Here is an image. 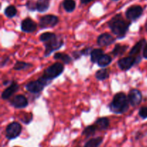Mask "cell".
<instances>
[{
    "label": "cell",
    "mask_w": 147,
    "mask_h": 147,
    "mask_svg": "<svg viewBox=\"0 0 147 147\" xmlns=\"http://www.w3.org/2000/svg\"><path fill=\"white\" fill-rule=\"evenodd\" d=\"M63 70H64L63 65L60 63H55L45 70L42 77L50 81L60 76L63 73Z\"/></svg>",
    "instance_id": "obj_4"
},
{
    "label": "cell",
    "mask_w": 147,
    "mask_h": 147,
    "mask_svg": "<svg viewBox=\"0 0 147 147\" xmlns=\"http://www.w3.org/2000/svg\"><path fill=\"white\" fill-rule=\"evenodd\" d=\"M20 119L23 123L27 124V123L31 122L32 119V113H21L20 116Z\"/></svg>",
    "instance_id": "obj_27"
},
{
    "label": "cell",
    "mask_w": 147,
    "mask_h": 147,
    "mask_svg": "<svg viewBox=\"0 0 147 147\" xmlns=\"http://www.w3.org/2000/svg\"><path fill=\"white\" fill-rule=\"evenodd\" d=\"M15 147H17V146H15Z\"/></svg>",
    "instance_id": "obj_36"
},
{
    "label": "cell",
    "mask_w": 147,
    "mask_h": 147,
    "mask_svg": "<svg viewBox=\"0 0 147 147\" xmlns=\"http://www.w3.org/2000/svg\"><path fill=\"white\" fill-rule=\"evenodd\" d=\"M103 55V51L101 49H94L90 53V60L93 63H96Z\"/></svg>",
    "instance_id": "obj_18"
},
{
    "label": "cell",
    "mask_w": 147,
    "mask_h": 147,
    "mask_svg": "<svg viewBox=\"0 0 147 147\" xmlns=\"http://www.w3.org/2000/svg\"><path fill=\"white\" fill-rule=\"evenodd\" d=\"M4 14L9 18H11V17H14L17 14V9H16L15 7L12 5L8 6L7 8L4 10Z\"/></svg>",
    "instance_id": "obj_25"
},
{
    "label": "cell",
    "mask_w": 147,
    "mask_h": 147,
    "mask_svg": "<svg viewBox=\"0 0 147 147\" xmlns=\"http://www.w3.org/2000/svg\"><path fill=\"white\" fill-rule=\"evenodd\" d=\"M111 60V57H110V56L108 55H103L99 59L98 61V65L101 67H106V66L109 65L110 64Z\"/></svg>",
    "instance_id": "obj_22"
},
{
    "label": "cell",
    "mask_w": 147,
    "mask_h": 147,
    "mask_svg": "<svg viewBox=\"0 0 147 147\" xmlns=\"http://www.w3.org/2000/svg\"><path fill=\"white\" fill-rule=\"evenodd\" d=\"M94 125L98 130H106L109 126V120L106 117L99 118L96 120Z\"/></svg>",
    "instance_id": "obj_15"
},
{
    "label": "cell",
    "mask_w": 147,
    "mask_h": 147,
    "mask_svg": "<svg viewBox=\"0 0 147 147\" xmlns=\"http://www.w3.org/2000/svg\"><path fill=\"white\" fill-rule=\"evenodd\" d=\"M146 46V40L144 39H142L138 43H136L134 46L133 48L131 50L129 55H137L140 53V51L142 50V49L144 47Z\"/></svg>",
    "instance_id": "obj_16"
},
{
    "label": "cell",
    "mask_w": 147,
    "mask_h": 147,
    "mask_svg": "<svg viewBox=\"0 0 147 147\" xmlns=\"http://www.w3.org/2000/svg\"><path fill=\"white\" fill-rule=\"evenodd\" d=\"M143 13V8L141 6L134 5L129 7L126 11V18L129 20H136L142 16Z\"/></svg>",
    "instance_id": "obj_8"
},
{
    "label": "cell",
    "mask_w": 147,
    "mask_h": 147,
    "mask_svg": "<svg viewBox=\"0 0 147 147\" xmlns=\"http://www.w3.org/2000/svg\"><path fill=\"white\" fill-rule=\"evenodd\" d=\"M96 130H97L96 126H95V125H91V126H88V127H86V129L83 130V135H85L86 137H89V136L94 134L96 133Z\"/></svg>",
    "instance_id": "obj_26"
},
{
    "label": "cell",
    "mask_w": 147,
    "mask_h": 147,
    "mask_svg": "<svg viewBox=\"0 0 147 147\" xmlns=\"http://www.w3.org/2000/svg\"><path fill=\"white\" fill-rule=\"evenodd\" d=\"M54 58L55 59V60H62V61H63V63H65V64H68V63H70V62L72 61L71 57L69 55H67L65 54V53H56L54 55Z\"/></svg>",
    "instance_id": "obj_23"
},
{
    "label": "cell",
    "mask_w": 147,
    "mask_h": 147,
    "mask_svg": "<svg viewBox=\"0 0 147 147\" xmlns=\"http://www.w3.org/2000/svg\"><path fill=\"white\" fill-rule=\"evenodd\" d=\"M11 104L17 109H23L28 105V101L25 96L23 95H17L13 98Z\"/></svg>",
    "instance_id": "obj_12"
},
{
    "label": "cell",
    "mask_w": 147,
    "mask_h": 147,
    "mask_svg": "<svg viewBox=\"0 0 147 147\" xmlns=\"http://www.w3.org/2000/svg\"><path fill=\"white\" fill-rule=\"evenodd\" d=\"M115 38L108 33H103L98 37L97 43L100 46H107L113 44L115 42Z\"/></svg>",
    "instance_id": "obj_13"
},
{
    "label": "cell",
    "mask_w": 147,
    "mask_h": 147,
    "mask_svg": "<svg viewBox=\"0 0 147 147\" xmlns=\"http://www.w3.org/2000/svg\"><path fill=\"white\" fill-rule=\"evenodd\" d=\"M128 99L132 106H136L141 103L142 99V95L140 90L138 89H132L130 90L128 96Z\"/></svg>",
    "instance_id": "obj_9"
},
{
    "label": "cell",
    "mask_w": 147,
    "mask_h": 147,
    "mask_svg": "<svg viewBox=\"0 0 147 147\" xmlns=\"http://www.w3.org/2000/svg\"><path fill=\"white\" fill-rule=\"evenodd\" d=\"M63 8L67 12H72L76 9V1L74 0H64L63 2Z\"/></svg>",
    "instance_id": "obj_19"
},
{
    "label": "cell",
    "mask_w": 147,
    "mask_h": 147,
    "mask_svg": "<svg viewBox=\"0 0 147 147\" xmlns=\"http://www.w3.org/2000/svg\"><path fill=\"white\" fill-rule=\"evenodd\" d=\"M22 131V126L17 122H12L7 126L5 136L8 139H16L20 136Z\"/></svg>",
    "instance_id": "obj_6"
},
{
    "label": "cell",
    "mask_w": 147,
    "mask_h": 147,
    "mask_svg": "<svg viewBox=\"0 0 147 147\" xmlns=\"http://www.w3.org/2000/svg\"><path fill=\"white\" fill-rule=\"evenodd\" d=\"M47 81L46 79L42 77L35 81H31L26 85V89L30 93H38L41 92L47 85Z\"/></svg>",
    "instance_id": "obj_5"
},
{
    "label": "cell",
    "mask_w": 147,
    "mask_h": 147,
    "mask_svg": "<svg viewBox=\"0 0 147 147\" xmlns=\"http://www.w3.org/2000/svg\"><path fill=\"white\" fill-rule=\"evenodd\" d=\"M146 31H147V23L146 24Z\"/></svg>",
    "instance_id": "obj_34"
},
{
    "label": "cell",
    "mask_w": 147,
    "mask_h": 147,
    "mask_svg": "<svg viewBox=\"0 0 147 147\" xmlns=\"http://www.w3.org/2000/svg\"><path fill=\"white\" fill-rule=\"evenodd\" d=\"M19 89V86L17 83H16L15 82H13L11 85H10L9 87H8L7 88H6L4 90V92L1 94V97L3 99H8L17 91Z\"/></svg>",
    "instance_id": "obj_14"
},
{
    "label": "cell",
    "mask_w": 147,
    "mask_h": 147,
    "mask_svg": "<svg viewBox=\"0 0 147 147\" xmlns=\"http://www.w3.org/2000/svg\"><path fill=\"white\" fill-rule=\"evenodd\" d=\"M128 48V46L126 45H116L115 46L114 49L112 51V53H113V55L115 56H119V55H123V53H125L126 50Z\"/></svg>",
    "instance_id": "obj_21"
},
{
    "label": "cell",
    "mask_w": 147,
    "mask_h": 147,
    "mask_svg": "<svg viewBox=\"0 0 147 147\" xmlns=\"http://www.w3.org/2000/svg\"><path fill=\"white\" fill-rule=\"evenodd\" d=\"M40 40L43 42L45 45V57L50 55L55 50H58L63 45V40L58 39L55 34L52 32H44L40 35Z\"/></svg>",
    "instance_id": "obj_1"
},
{
    "label": "cell",
    "mask_w": 147,
    "mask_h": 147,
    "mask_svg": "<svg viewBox=\"0 0 147 147\" xmlns=\"http://www.w3.org/2000/svg\"><path fill=\"white\" fill-rule=\"evenodd\" d=\"M103 142V138L97 137L89 140L87 143L85 144L84 147H98Z\"/></svg>",
    "instance_id": "obj_20"
},
{
    "label": "cell",
    "mask_w": 147,
    "mask_h": 147,
    "mask_svg": "<svg viewBox=\"0 0 147 147\" xmlns=\"http://www.w3.org/2000/svg\"><path fill=\"white\" fill-rule=\"evenodd\" d=\"M32 65L28 64L27 63H24V62H20L18 61L15 63L14 66V70H23V69H26L27 67H31Z\"/></svg>",
    "instance_id": "obj_28"
},
{
    "label": "cell",
    "mask_w": 147,
    "mask_h": 147,
    "mask_svg": "<svg viewBox=\"0 0 147 147\" xmlns=\"http://www.w3.org/2000/svg\"><path fill=\"white\" fill-rule=\"evenodd\" d=\"M27 7L28 9L31 10V11H34V10L37 9V5L33 1H28L27 3Z\"/></svg>",
    "instance_id": "obj_30"
},
{
    "label": "cell",
    "mask_w": 147,
    "mask_h": 147,
    "mask_svg": "<svg viewBox=\"0 0 147 147\" xmlns=\"http://www.w3.org/2000/svg\"><path fill=\"white\" fill-rule=\"evenodd\" d=\"M92 1H93V0H80V2L82 4H88V3Z\"/></svg>",
    "instance_id": "obj_33"
},
{
    "label": "cell",
    "mask_w": 147,
    "mask_h": 147,
    "mask_svg": "<svg viewBox=\"0 0 147 147\" xmlns=\"http://www.w3.org/2000/svg\"><path fill=\"white\" fill-rule=\"evenodd\" d=\"M109 77V72H108L107 69H100V70H98L96 73V79L99 80H103L107 79Z\"/></svg>",
    "instance_id": "obj_24"
},
{
    "label": "cell",
    "mask_w": 147,
    "mask_h": 147,
    "mask_svg": "<svg viewBox=\"0 0 147 147\" xmlns=\"http://www.w3.org/2000/svg\"><path fill=\"white\" fill-rule=\"evenodd\" d=\"M139 114L142 119H147V107L144 106V107L141 108V109H139Z\"/></svg>",
    "instance_id": "obj_29"
},
{
    "label": "cell",
    "mask_w": 147,
    "mask_h": 147,
    "mask_svg": "<svg viewBox=\"0 0 147 147\" xmlns=\"http://www.w3.org/2000/svg\"><path fill=\"white\" fill-rule=\"evenodd\" d=\"M37 10L40 12H44L48 9L50 7V1L49 0H37L36 2Z\"/></svg>",
    "instance_id": "obj_17"
},
{
    "label": "cell",
    "mask_w": 147,
    "mask_h": 147,
    "mask_svg": "<svg viewBox=\"0 0 147 147\" xmlns=\"http://www.w3.org/2000/svg\"><path fill=\"white\" fill-rule=\"evenodd\" d=\"M93 51L92 50V49L90 48V47H87V48L84 49V50H83L81 51V54L83 55H88L89 54V53H91V52Z\"/></svg>",
    "instance_id": "obj_31"
},
{
    "label": "cell",
    "mask_w": 147,
    "mask_h": 147,
    "mask_svg": "<svg viewBox=\"0 0 147 147\" xmlns=\"http://www.w3.org/2000/svg\"><path fill=\"white\" fill-rule=\"evenodd\" d=\"M21 29L24 32H33L37 30V24L30 18H27L22 22Z\"/></svg>",
    "instance_id": "obj_11"
},
{
    "label": "cell",
    "mask_w": 147,
    "mask_h": 147,
    "mask_svg": "<svg viewBox=\"0 0 147 147\" xmlns=\"http://www.w3.org/2000/svg\"><path fill=\"white\" fill-rule=\"evenodd\" d=\"M109 25L113 34L120 38H122L126 35L131 23L126 22L122 17L121 14H116L109 21Z\"/></svg>",
    "instance_id": "obj_2"
},
{
    "label": "cell",
    "mask_w": 147,
    "mask_h": 147,
    "mask_svg": "<svg viewBox=\"0 0 147 147\" xmlns=\"http://www.w3.org/2000/svg\"><path fill=\"white\" fill-rule=\"evenodd\" d=\"M129 99L123 93H119L113 97L109 108L111 111L117 114L125 113L129 109Z\"/></svg>",
    "instance_id": "obj_3"
},
{
    "label": "cell",
    "mask_w": 147,
    "mask_h": 147,
    "mask_svg": "<svg viewBox=\"0 0 147 147\" xmlns=\"http://www.w3.org/2000/svg\"><path fill=\"white\" fill-rule=\"evenodd\" d=\"M143 56L144 58L147 59V45H146V46L144 48V52H143Z\"/></svg>",
    "instance_id": "obj_32"
},
{
    "label": "cell",
    "mask_w": 147,
    "mask_h": 147,
    "mask_svg": "<svg viewBox=\"0 0 147 147\" xmlns=\"http://www.w3.org/2000/svg\"><path fill=\"white\" fill-rule=\"evenodd\" d=\"M113 1H119V0H113Z\"/></svg>",
    "instance_id": "obj_35"
},
{
    "label": "cell",
    "mask_w": 147,
    "mask_h": 147,
    "mask_svg": "<svg viewBox=\"0 0 147 147\" xmlns=\"http://www.w3.org/2000/svg\"><path fill=\"white\" fill-rule=\"evenodd\" d=\"M58 17L53 14H47L42 17L40 20V26L41 28H48L55 26L58 23Z\"/></svg>",
    "instance_id": "obj_7"
},
{
    "label": "cell",
    "mask_w": 147,
    "mask_h": 147,
    "mask_svg": "<svg viewBox=\"0 0 147 147\" xmlns=\"http://www.w3.org/2000/svg\"><path fill=\"white\" fill-rule=\"evenodd\" d=\"M136 62V58L134 57H123V58L120 59L118 61V65L119 67L123 70H128L132 67L134 64Z\"/></svg>",
    "instance_id": "obj_10"
}]
</instances>
